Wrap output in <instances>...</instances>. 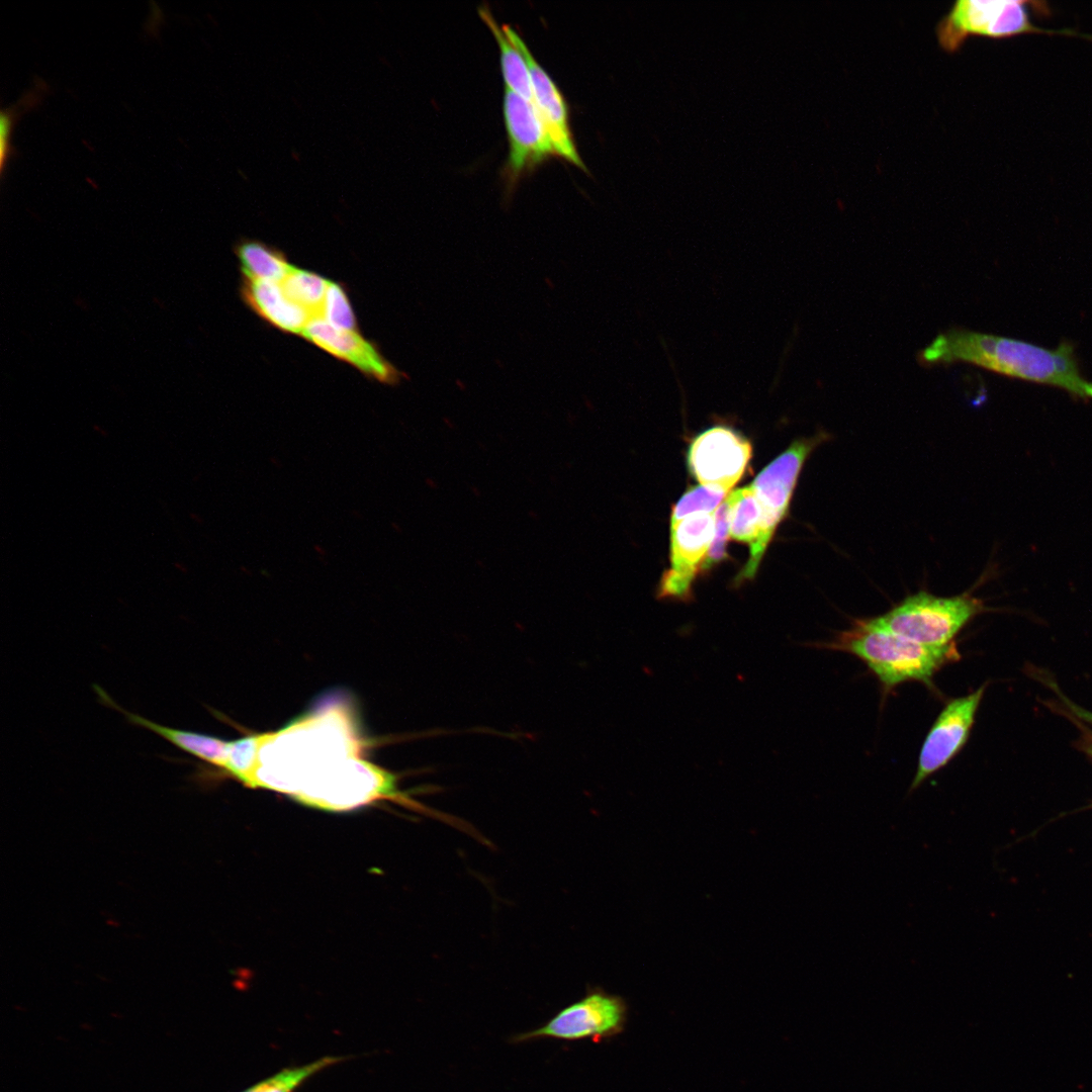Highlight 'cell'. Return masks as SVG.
<instances>
[{
    "instance_id": "30bf717a",
    "label": "cell",
    "mask_w": 1092,
    "mask_h": 1092,
    "mask_svg": "<svg viewBox=\"0 0 1092 1092\" xmlns=\"http://www.w3.org/2000/svg\"><path fill=\"white\" fill-rule=\"evenodd\" d=\"M504 116L510 147L505 174L509 184L514 185L522 175L556 154L535 106L508 88Z\"/></svg>"
},
{
    "instance_id": "ac0fdd59",
    "label": "cell",
    "mask_w": 1092,
    "mask_h": 1092,
    "mask_svg": "<svg viewBox=\"0 0 1092 1092\" xmlns=\"http://www.w3.org/2000/svg\"><path fill=\"white\" fill-rule=\"evenodd\" d=\"M268 733L247 735L229 741L221 776L233 778L244 786L253 788L259 768L260 750Z\"/></svg>"
},
{
    "instance_id": "4fadbf2b",
    "label": "cell",
    "mask_w": 1092,
    "mask_h": 1092,
    "mask_svg": "<svg viewBox=\"0 0 1092 1092\" xmlns=\"http://www.w3.org/2000/svg\"><path fill=\"white\" fill-rule=\"evenodd\" d=\"M727 498L730 504V538L749 546V558L734 581L738 585L755 576L771 538L763 528L761 509L750 484L733 490Z\"/></svg>"
},
{
    "instance_id": "e0dca14e",
    "label": "cell",
    "mask_w": 1092,
    "mask_h": 1092,
    "mask_svg": "<svg viewBox=\"0 0 1092 1092\" xmlns=\"http://www.w3.org/2000/svg\"><path fill=\"white\" fill-rule=\"evenodd\" d=\"M236 251L244 279L280 283L292 268L281 252L259 241H243Z\"/></svg>"
},
{
    "instance_id": "9c48e42d",
    "label": "cell",
    "mask_w": 1092,
    "mask_h": 1092,
    "mask_svg": "<svg viewBox=\"0 0 1092 1092\" xmlns=\"http://www.w3.org/2000/svg\"><path fill=\"white\" fill-rule=\"evenodd\" d=\"M986 686L952 699L941 710L922 744L910 792L945 766L965 746Z\"/></svg>"
},
{
    "instance_id": "277c9868",
    "label": "cell",
    "mask_w": 1092,
    "mask_h": 1092,
    "mask_svg": "<svg viewBox=\"0 0 1092 1092\" xmlns=\"http://www.w3.org/2000/svg\"><path fill=\"white\" fill-rule=\"evenodd\" d=\"M626 1020L624 999L596 988L559 1010L543 1025L515 1034L511 1041L523 1043L544 1038L601 1041L622 1032Z\"/></svg>"
},
{
    "instance_id": "3957f363",
    "label": "cell",
    "mask_w": 1092,
    "mask_h": 1092,
    "mask_svg": "<svg viewBox=\"0 0 1092 1092\" xmlns=\"http://www.w3.org/2000/svg\"><path fill=\"white\" fill-rule=\"evenodd\" d=\"M986 611L984 603L964 593L938 597L925 590L906 597L882 616L874 618L883 627L918 643L942 647L954 643L960 631Z\"/></svg>"
},
{
    "instance_id": "d6986e66",
    "label": "cell",
    "mask_w": 1092,
    "mask_h": 1092,
    "mask_svg": "<svg viewBox=\"0 0 1092 1092\" xmlns=\"http://www.w3.org/2000/svg\"><path fill=\"white\" fill-rule=\"evenodd\" d=\"M330 281L324 277L292 267L280 286L286 297L307 310L313 317L322 316V309Z\"/></svg>"
},
{
    "instance_id": "7c38bea8",
    "label": "cell",
    "mask_w": 1092,
    "mask_h": 1092,
    "mask_svg": "<svg viewBox=\"0 0 1092 1092\" xmlns=\"http://www.w3.org/2000/svg\"><path fill=\"white\" fill-rule=\"evenodd\" d=\"M300 335L380 382L396 384L404 376L357 331L336 329L322 316L311 318Z\"/></svg>"
},
{
    "instance_id": "cb8c5ba5",
    "label": "cell",
    "mask_w": 1092,
    "mask_h": 1092,
    "mask_svg": "<svg viewBox=\"0 0 1092 1092\" xmlns=\"http://www.w3.org/2000/svg\"><path fill=\"white\" fill-rule=\"evenodd\" d=\"M729 537L730 504L726 497L715 511L713 540L703 570L711 568L714 564L728 557L726 553V544Z\"/></svg>"
},
{
    "instance_id": "ffe728a7",
    "label": "cell",
    "mask_w": 1092,
    "mask_h": 1092,
    "mask_svg": "<svg viewBox=\"0 0 1092 1092\" xmlns=\"http://www.w3.org/2000/svg\"><path fill=\"white\" fill-rule=\"evenodd\" d=\"M49 84L35 77L32 86L12 105L0 110V173L3 175L7 162L16 155L11 144L12 131L20 115L37 107L49 92Z\"/></svg>"
},
{
    "instance_id": "5b68a950",
    "label": "cell",
    "mask_w": 1092,
    "mask_h": 1092,
    "mask_svg": "<svg viewBox=\"0 0 1092 1092\" xmlns=\"http://www.w3.org/2000/svg\"><path fill=\"white\" fill-rule=\"evenodd\" d=\"M1025 4L1017 0H959L936 26L938 43L945 52L954 53L972 35L1002 38L1043 32L1029 21Z\"/></svg>"
},
{
    "instance_id": "8fae6325",
    "label": "cell",
    "mask_w": 1092,
    "mask_h": 1092,
    "mask_svg": "<svg viewBox=\"0 0 1092 1092\" xmlns=\"http://www.w3.org/2000/svg\"><path fill=\"white\" fill-rule=\"evenodd\" d=\"M506 34L524 56L531 75L533 104L550 138L555 154L587 172L569 127L568 110L563 95L551 77L533 57L519 33L510 25H502Z\"/></svg>"
},
{
    "instance_id": "6da1fadb",
    "label": "cell",
    "mask_w": 1092,
    "mask_h": 1092,
    "mask_svg": "<svg viewBox=\"0 0 1092 1092\" xmlns=\"http://www.w3.org/2000/svg\"><path fill=\"white\" fill-rule=\"evenodd\" d=\"M919 358L928 365L966 362L1092 400V382L1082 375L1074 347L1067 342L1052 350L1012 338L953 329L938 335Z\"/></svg>"
},
{
    "instance_id": "603a6c76",
    "label": "cell",
    "mask_w": 1092,
    "mask_h": 1092,
    "mask_svg": "<svg viewBox=\"0 0 1092 1092\" xmlns=\"http://www.w3.org/2000/svg\"><path fill=\"white\" fill-rule=\"evenodd\" d=\"M322 317L332 327L356 331V320L345 289L330 281L322 309Z\"/></svg>"
},
{
    "instance_id": "5bb4252c",
    "label": "cell",
    "mask_w": 1092,
    "mask_h": 1092,
    "mask_svg": "<svg viewBox=\"0 0 1092 1092\" xmlns=\"http://www.w3.org/2000/svg\"><path fill=\"white\" fill-rule=\"evenodd\" d=\"M94 690L102 704L122 713L129 723L156 733L180 750L204 761L210 766L215 767V769H219L222 766L226 755L229 741L212 735L181 730L153 722L148 718L129 712L118 706L101 687L94 686Z\"/></svg>"
},
{
    "instance_id": "44dd1931",
    "label": "cell",
    "mask_w": 1092,
    "mask_h": 1092,
    "mask_svg": "<svg viewBox=\"0 0 1092 1092\" xmlns=\"http://www.w3.org/2000/svg\"><path fill=\"white\" fill-rule=\"evenodd\" d=\"M345 1060L347 1057L326 1056L302 1066L285 1068L242 1092H295L312 1076Z\"/></svg>"
},
{
    "instance_id": "7402d4cb",
    "label": "cell",
    "mask_w": 1092,
    "mask_h": 1092,
    "mask_svg": "<svg viewBox=\"0 0 1092 1092\" xmlns=\"http://www.w3.org/2000/svg\"><path fill=\"white\" fill-rule=\"evenodd\" d=\"M727 497V492L704 485L693 487L672 508L670 525L698 513L712 514Z\"/></svg>"
},
{
    "instance_id": "8992f818",
    "label": "cell",
    "mask_w": 1092,
    "mask_h": 1092,
    "mask_svg": "<svg viewBox=\"0 0 1092 1092\" xmlns=\"http://www.w3.org/2000/svg\"><path fill=\"white\" fill-rule=\"evenodd\" d=\"M751 454L745 437L729 427L714 426L693 440L688 465L702 485L728 492L742 477Z\"/></svg>"
},
{
    "instance_id": "52a82bcc",
    "label": "cell",
    "mask_w": 1092,
    "mask_h": 1092,
    "mask_svg": "<svg viewBox=\"0 0 1092 1092\" xmlns=\"http://www.w3.org/2000/svg\"><path fill=\"white\" fill-rule=\"evenodd\" d=\"M670 568L660 579L657 598L689 602L693 581L703 570L712 544L714 516L694 514L670 525Z\"/></svg>"
},
{
    "instance_id": "ba28073f",
    "label": "cell",
    "mask_w": 1092,
    "mask_h": 1092,
    "mask_svg": "<svg viewBox=\"0 0 1092 1092\" xmlns=\"http://www.w3.org/2000/svg\"><path fill=\"white\" fill-rule=\"evenodd\" d=\"M826 432L794 441L780 456L765 466L750 484L754 490L766 534L772 539L779 524L789 512L802 468L811 453L829 439Z\"/></svg>"
},
{
    "instance_id": "9a60e30c",
    "label": "cell",
    "mask_w": 1092,
    "mask_h": 1092,
    "mask_svg": "<svg viewBox=\"0 0 1092 1092\" xmlns=\"http://www.w3.org/2000/svg\"><path fill=\"white\" fill-rule=\"evenodd\" d=\"M242 293L245 301L261 317L283 332L301 334L313 318L307 310L286 297L280 283L244 279Z\"/></svg>"
},
{
    "instance_id": "2e32d148",
    "label": "cell",
    "mask_w": 1092,
    "mask_h": 1092,
    "mask_svg": "<svg viewBox=\"0 0 1092 1092\" xmlns=\"http://www.w3.org/2000/svg\"><path fill=\"white\" fill-rule=\"evenodd\" d=\"M479 16L494 35L499 52L504 80L508 89L533 104V87L528 64L514 42L499 26L487 7L478 8ZM534 105V104H533Z\"/></svg>"
},
{
    "instance_id": "7a4b0ae2",
    "label": "cell",
    "mask_w": 1092,
    "mask_h": 1092,
    "mask_svg": "<svg viewBox=\"0 0 1092 1092\" xmlns=\"http://www.w3.org/2000/svg\"><path fill=\"white\" fill-rule=\"evenodd\" d=\"M818 646L858 657L886 689L905 681L932 686L940 668L961 658L956 643L924 645L883 627L874 618L854 620L849 629Z\"/></svg>"
},
{
    "instance_id": "d4e9b609",
    "label": "cell",
    "mask_w": 1092,
    "mask_h": 1092,
    "mask_svg": "<svg viewBox=\"0 0 1092 1092\" xmlns=\"http://www.w3.org/2000/svg\"><path fill=\"white\" fill-rule=\"evenodd\" d=\"M1065 702H1066V705L1071 709V711L1075 715H1077L1079 718L1085 720L1086 722H1089V723L1092 724V713L1078 707L1077 705H1075L1074 703L1070 702L1067 699H1065Z\"/></svg>"
}]
</instances>
